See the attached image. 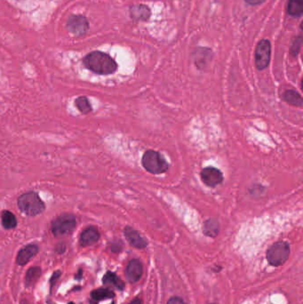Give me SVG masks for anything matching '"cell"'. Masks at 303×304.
<instances>
[{"label": "cell", "instance_id": "1", "mask_svg": "<svg viewBox=\"0 0 303 304\" xmlns=\"http://www.w3.org/2000/svg\"><path fill=\"white\" fill-rule=\"evenodd\" d=\"M83 61L86 69L99 75H110L117 69V62L113 58L100 51L88 53Z\"/></svg>", "mask_w": 303, "mask_h": 304}, {"label": "cell", "instance_id": "2", "mask_svg": "<svg viewBox=\"0 0 303 304\" xmlns=\"http://www.w3.org/2000/svg\"><path fill=\"white\" fill-rule=\"evenodd\" d=\"M18 207L20 211L28 216L40 215L45 210V204L38 194L34 191L21 195L18 199Z\"/></svg>", "mask_w": 303, "mask_h": 304}, {"label": "cell", "instance_id": "3", "mask_svg": "<svg viewBox=\"0 0 303 304\" xmlns=\"http://www.w3.org/2000/svg\"><path fill=\"white\" fill-rule=\"evenodd\" d=\"M142 166L153 175H161L168 169V163L161 154L155 150H147L142 156Z\"/></svg>", "mask_w": 303, "mask_h": 304}, {"label": "cell", "instance_id": "4", "mask_svg": "<svg viewBox=\"0 0 303 304\" xmlns=\"http://www.w3.org/2000/svg\"><path fill=\"white\" fill-rule=\"evenodd\" d=\"M290 255V246L287 242L279 241L273 244L268 249L267 260L271 265L274 267H279L287 262Z\"/></svg>", "mask_w": 303, "mask_h": 304}, {"label": "cell", "instance_id": "5", "mask_svg": "<svg viewBox=\"0 0 303 304\" xmlns=\"http://www.w3.org/2000/svg\"><path fill=\"white\" fill-rule=\"evenodd\" d=\"M76 218L70 214H63L58 216L52 223V232L56 237L69 235L76 227Z\"/></svg>", "mask_w": 303, "mask_h": 304}, {"label": "cell", "instance_id": "6", "mask_svg": "<svg viewBox=\"0 0 303 304\" xmlns=\"http://www.w3.org/2000/svg\"><path fill=\"white\" fill-rule=\"evenodd\" d=\"M271 45L268 39L260 41L255 49V65L259 70L268 68L271 61Z\"/></svg>", "mask_w": 303, "mask_h": 304}, {"label": "cell", "instance_id": "7", "mask_svg": "<svg viewBox=\"0 0 303 304\" xmlns=\"http://www.w3.org/2000/svg\"><path fill=\"white\" fill-rule=\"evenodd\" d=\"M66 26L69 32L76 37L84 36L89 28V23L87 19L83 15H77V14H72L69 16Z\"/></svg>", "mask_w": 303, "mask_h": 304}, {"label": "cell", "instance_id": "8", "mask_svg": "<svg viewBox=\"0 0 303 304\" xmlns=\"http://www.w3.org/2000/svg\"><path fill=\"white\" fill-rule=\"evenodd\" d=\"M200 177L206 186L214 188L223 183V175L221 171L214 167H206L200 173Z\"/></svg>", "mask_w": 303, "mask_h": 304}, {"label": "cell", "instance_id": "9", "mask_svg": "<svg viewBox=\"0 0 303 304\" xmlns=\"http://www.w3.org/2000/svg\"><path fill=\"white\" fill-rule=\"evenodd\" d=\"M143 272L142 264L139 260H131L125 270V276L131 283H135L141 279Z\"/></svg>", "mask_w": 303, "mask_h": 304}, {"label": "cell", "instance_id": "10", "mask_svg": "<svg viewBox=\"0 0 303 304\" xmlns=\"http://www.w3.org/2000/svg\"><path fill=\"white\" fill-rule=\"evenodd\" d=\"M124 234L130 245L133 246L134 248L142 249L148 246L147 240L144 238H142L141 234L133 228L125 227L124 230Z\"/></svg>", "mask_w": 303, "mask_h": 304}, {"label": "cell", "instance_id": "11", "mask_svg": "<svg viewBox=\"0 0 303 304\" xmlns=\"http://www.w3.org/2000/svg\"><path fill=\"white\" fill-rule=\"evenodd\" d=\"M100 240V233L95 227H88L81 233L80 245L82 247H89L93 244L97 243Z\"/></svg>", "mask_w": 303, "mask_h": 304}, {"label": "cell", "instance_id": "12", "mask_svg": "<svg viewBox=\"0 0 303 304\" xmlns=\"http://www.w3.org/2000/svg\"><path fill=\"white\" fill-rule=\"evenodd\" d=\"M37 252H38V247L36 245H34V244L28 245L27 247L22 248L18 253L16 259L17 264L20 266L28 264V262L36 256Z\"/></svg>", "mask_w": 303, "mask_h": 304}, {"label": "cell", "instance_id": "13", "mask_svg": "<svg viewBox=\"0 0 303 304\" xmlns=\"http://www.w3.org/2000/svg\"><path fill=\"white\" fill-rule=\"evenodd\" d=\"M130 12H131V17L134 18V20H142V21L149 20L151 14L150 8L145 4L133 5L130 9Z\"/></svg>", "mask_w": 303, "mask_h": 304}, {"label": "cell", "instance_id": "14", "mask_svg": "<svg viewBox=\"0 0 303 304\" xmlns=\"http://www.w3.org/2000/svg\"><path fill=\"white\" fill-rule=\"evenodd\" d=\"M91 297H92V300L95 302V304H97L98 302H100V301L114 298L115 294L112 290L108 289V288H99L96 290H93V292L91 293Z\"/></svg>", "mask_w": 303, "mask_h": 304}, {"label": "cell", "instance_id": "15", "mask_svg": "<svg viewBox=\"0 0 303 304\" xmlns=\"http://www.w3.org/2000/svg\"><path fill=\"white\" fill-rule=\"evenodd\" d=\"M102 282H103V284L112 285L113 287L120 291H123L125 289V283L114 272H107L102 279Z\"/></svg>", "mask_w": 303, "mask_h": 304}, {"label": "cell", "instance_id": "16", "mask_svg": "<svg viewBox=\"0 0 303 304\" xmlns=\"http://www.w3.org/2000/svg\"><path fill=\"white\" fill-rule=\"evenodd\" d=\"M284 100L291 105L303 107V98L295 90H287L284 93Z\"/></svg>", "mask_w": 303, "mask_h": 304}, {"label": "cell", "instance_id": "17", "mask_svg": "<svg viewBox=\"0 0 303 304\" xmlns=\"http://www.w3.org/2000/svg\"><path fill=\"white\" fill-rule=\"evenodd\" d=\"M287 12L292 16H302L303 13V0H289Z\"/></svg>", "mask_w": 303, "mask_h": 304}, {"label": "cell", "instance_id": "18", "mask_svg": "<svg viewBox=\"0 0 303 304\" xmlns=\"http://www.w3.org/2000/svg\"><path fill=\"white\" fill-rule=\"evenodd\" d=\"M203 230H204L203 231H204L205 235L211 237V238H215L216 236L218 235L219 230H220L218 221H216L215 219L206 221L204 224Z\"/></svg>", "mask_w": 303, "mask_h": 304}, {"label": "cell", "instance_id": "19", "mask_svg": "<svg viewBox=\"0 0 303 304\" xmlns=\"http://www.w3.org/2000/svg\"><path fill=\"white\" fill-rule=\"evenodd\" d=\"M1 220H2L3 226L6 230H12V229H14V228L16 227V217L14 216L12 212H2V214H1Z\"/></svg>", "mask_w": 303, "mask_h": 304}, {"label": "cell", "instance_id": "20", "mask_svg": "<svg viewBox=\"0 0 303 304\" xmlns=\"http://www.w3.org/2000/svg\"><path fill=\"white\" fill-rule=\"evenodd\" d=\"M41 275V270L39 267H31L28 270L26 278H25V284L27 287H31L39 280Z\"/></svg>", "mask_w": 303, "mask_h": 304}, {"label": "cell", "instance_id": "21", "mask_svg": "<svg viewBox=\"0 0 303 304\" xmlns=\"http://www.w3.org/2000/svg\"><path fill=\"white\" fill-rule=\"evenodd\" d=\"M75 104L81 113L88 114L92 111V106L90 104L88 99L85 96H80L75 101Z\"/></svg>", "mask_w": 303, "mask_h": 304}, {"label": "cell", "instance_id": "22", "mask_svg": "<svg viewBox=\"0 0 303 304\" xmlns=\"http://www.w3.org/2000/svg\"><path fill=\"white\" fill-rule=\"evenodd\" d=\"M61 274V272H55L54 273H53V276H52V278H51V280H50V282H51V288H53V286L55 285L56 280L60 278Z\"/></svg>", "mask_w": 303, "mask_h": 304}, {"label": "cell", "instance_id": "23", "mask_svg": "<svg viewBox=\"0 0 303 304\" xmlns=\"http://www.w3.org/2000/svg\"><path fill=\"white\" fill-rule=\"evenodd\" d=\"M167 304H185L184 301L182 300V298L180 297H173L171 298Z\"/></svg>", "mask_w": 303, "mask_h": 304}, {"label": "cell", "instance_id": "24", "mask_svg": "<svg viewBox=\"0 0 303 304\" xmlns=\"http://www.w3.org/2000/svg\"><path fill=\"white\" fill-rule=\"evenodd\" d=\"M247 2V4H251V5H257V4H262L265 0H245Z\"/></svg>", "mask_w": 303, "mask_h": 304}, {"label": "cell", "instance_id": "25", "mask_svg": "<svg viewBox=\"0 0 303 304\" xmlns=\"http://www.w3.org/2000/svg\"><path fill=\"white\" fill-rule=\"evenodd\" d=\"M129 304H142V301L140 299H134V301H132Z\"/></svg>", "mask_w": 303, "mask_h": 304}, {"label": "cell", "instance_id": "26", "mask_svg": "<svg viewBox=\"0 0 303 304\" xmlns=\"http://www.w3.org/2000/svg\"><path fill=\"white\" fill-rule=\"evenodd\" d=\"M69 304H75L74 303H69Z\"/></svg>", "mask_w": 303, "mask_h": 304}, {"label": "cell", "instance_id": "27", "mask_svg": "<svg viewBox=\"0 0 303 304\" xmlns=\"http://www.w3.org/2000/svg\"><path fill=\"white\" fill-rule=\"evenodd\" d=\"M114 304V303H112V304Z\"/></svg>", "mask_w": 303, "mask_h": 304}]
</instances>
